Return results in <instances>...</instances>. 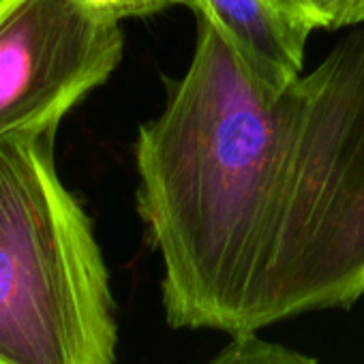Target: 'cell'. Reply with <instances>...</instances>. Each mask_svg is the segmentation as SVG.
Segmentation results:
<instances>
[{
  "label": "cell",
  "instance_id": "cell-1",
  "mask_svg": "<svg viewBox=\"0 0 364 364\" xmlns=\"http://www.w3.org/2000/svg\"><path fill=\"white\" fill-rule=\"evenodd\" d=\"M133 154L171 328L259 332L364 296V24L270 86L198 18Z\"/></svg>",
  "mask_w": 364,
  "mask_h": 364
},
{
  "label": "cell",
  "instance_id": "cell-2",
  "mask_svg": "<svg viewBox=\"0 0 364 364\" xmlns=\"http://www.w3.org/2000/svg\"><path fill=\"white\" fill-rule=\"evenodd\" d=\"M54 139H0V364H114L107 266Z\"/></svg>",
  "mask_w": 364,
  "mask_h": 364
},
{
  "label": "cell",
  "instance_id": "cell-3",
  "mask_svg": "<svg viewBox=\"0 0 364 364\" xmlns=\"http://www.w3.org/2000/svg\"><path fill=\"white\" fill-rule=\"evenodd\" d=\"M120 24L73 0H0V139L56 135L63 118L122 60Z\"/></svg>",
  "mask_w": 364,
  "mask_h": 364
},
{
  "label": "cell",
  "instance_id": "cell-4",
  "mask_svg": "<svg viewBox=\"0 0 364 364\" xmlns=\"http://www.w3.org/2000/svg\"><path fill=\"white\" fill-rule=\"evenodd\" d=\"M187 7L208 20L266 84L285 86L302 73L313 31L272 0H189Z\"/></svg>",
  "mask_w": 364,
  "mask_h": 364
},
{
  "label": "cell",
  "instance_id": "cell-5",
  "mask_svg": "<svg viewBox=\"0 0 364 364\" xmlns=\"http://www.w3.org/2000/svg\"><path fill=\"white\" fill-rule=\"evenodd\" d=\"M208 364H319L315 358L266 341L259 332H238Z\"/></svg>",
  "mask_w": 364,
  "mask_h": 364
},
{
  "label": "cell",
  "instance_id": "cell-6",
  "mask_svg": "<svg viewBox=\"0 0 364 364\" xmlns=\"http://www.w3.org/2000/svg\"><path fill=\"white\" fill-rule=\"evenodd\" d=\"M90 18L105 24H120L127 18H144L167 7H187L189 0H73Z\"/></svg>",
  "mask_w": 364,
  "mask_h": 364
},
{
  "label": "cell",
  "instance_id": "cell-7",
  "mask_svg": "<svg viewBox=\"0 0 364 364\" xmlns=\"http://www.w3.org/2000/svg\"><path fill=\"white\" fill-rule=\"evenodd\" d=\"M277 7H281L291 18L306 24L311 31H332L336 7L334 0H272Z\"/></svg>",
  "mask_w": 364,
  "mask_h": 364
},
{
  "label": "cell",
  "instance_id": "cell-8",
  "mask_svg": "<svg viewBox=\"0 0 364 364\" xmlns=\"http://www.w3.org/2000/svg\"><path fill=\"white\" fill-rule=\"evenodd\" d=\"M336 16H334V28H349L355 24H364V0H334Z\"/></svg>",
  "mask_w": 364,
  "mask_h": 364
}]
</instances>
